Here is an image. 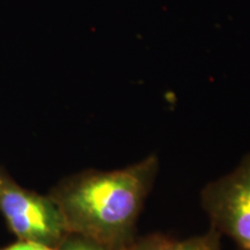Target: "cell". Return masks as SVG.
<instances>
[{"label": "cell", "mask_w": 250, "mask_h": 250, "mask_svg": "<svg viewBox=\"0 0 250 250\" xmlns=\"http://www.w3.org/2000/svg\"><path fill=\"white\" fill-rule=\"evenodd\" d=\"M158 166L152 155L123 169L85 171L58 186L50 197L61 208L68 233L123 250L136 240L137 219Z\"/></svg>", "instance_id": "cell-1"}, {"label": "cell", "mask_w": 250, "mask_h": 250, "mask_svg": "<svg viewBox=\"0 0 250 250\" xmlns=\"http://www.w3.org/2000/svg\"><path fill=\"white\" fill-rule=\"evenodd\" d=\"M0 212L21 241L58 248L68 230L62 213L51 197L30 192L1 175Z\"/></svg>", "instance_id": "cell-2"}, {"label": "cell", "mask_w": 250, "mask_h": 250, "mask_svg": "<svg viewBox=\"0 0 250 250\" xmlns=\"http://www.w3.org/2000/svg\"><path fill=\"white\" fill-rule=\"evenodd\" d=\"M202 204L214 230L229 236L240 250H250V154L204 188Z\"/></svg>", "instance_id": "cell-3"}, {"label": "cell", "mask_w": 250, "mask_h": 250, "mask_svg": "<svg viewBox=\"0 0 250 250\" xmlns=\"http://www.w3.org/2000/svg\"><path fill=\"white\" fill-rule=\"evenodd\" d=\"M179 242L162 234H152L140 240H134L123 250H176Z\"/></svg>", "instance_id": "cell-4"}, {"label": "cell", "mask_w": 250, "mask_h": 250, "mask_svg": "<svg viewBox=\"0 0 250 250\" xmlns=\"http://www.w3.org/2000/svg\"><path fill=\"white\" fill-rule=\"evenodd\" d=\"M176 250H221L220 234L213 228L202 236H196L179 242Z\"/></svg>", "instance_id": "cell-5"}, {"label": "cell", "mask_w": 250, "mask_h": 250, "mask_svg": "<svg viewBox=\"0 0 250 250\" xmlns=\"http://www.w3.org/2000/svg\"><path fill=\"white\" fill-rule=\"evenodd\" d=\"M57 250H110L107 247L87 239L85 236L78 234L68 233L67 236L62 240Z\"/></svg>", "instance_id": "cell-6"}, {"label": "cell", "mask_w": 250, "mask_h": 250, "mask_svg": "<svg viewBox=\"0 0 250 250\" xmlns=\"http://www.w3.org/2000/svg\"><path fill=\"white\" fill-rule=\"evenodd\" d=\"M1 250H57L56 248H51V247L41 245V243L29 242V241H21L15 245L7 247V248Z\"/></svg>", "instance_id": "cell-7"}, {"label": "cell", "mask_w": 250, "mask_h": 250, "mask_svg": "<svg viewBox=\"0 0 250 250\" xmlns=\"http://www.w3.org/2000/svg\"><path fill=\"white\" fill-rule=\"evenodd\" d=\"M1 175H2V173H1V171H0V179H1Z\"/></svg>", "instance_id": "cell-8"}]
</instances>
